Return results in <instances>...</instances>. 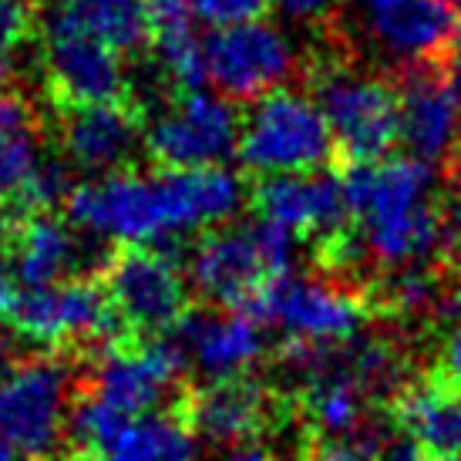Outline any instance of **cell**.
I'll return each instance as SVG.
<instances>
[{
	"mask_svg": "<svg viewBox=\"0 0 461 461\" xmlns=\"http://www.w3.org/2000/svg\"><path fill=\"white\" fill-rule=\"evenodd\" d=\"M0 461H27L24 455H21V451L14 448L11 441H7V438L0 435Z\"/></svg>",
	"mask_w": 461,
	"mask_h": 461,
	"instance_id": "39",
	"label": "cell"
},
{
	"mask_svg": "<svg viewBox=\"0 0 461 461\" xmlns=\"http://www.w3.org/2000/svg\"><path fill=\"white\" fill-rule=\"evenodd\" d=\"M267 321L290 340L294 354H330L364 337L367 303L354 290L321 276H283L263 300Z\"/></svg>",
	"mask_w": 461,
	"mask_h": 461,
	"instance_id": "5",
	"label": "cell"
},
{
	"mask_svg": "<svg viewBox=\"0 0 461 461\" xmlns=\"http://www.w3.org/2000/svg\"><path fill=\"white\" fill-rule=\"evenodd\" d=\"M347 216L364 257L387 269L428 267L445 243L438 176L418 158H377L347 168Z\"/></svg>",
	"mask_w": 461,
	"mask_h": 461,
	"instance_id": "2",
	"label": "cell"
},
{
	"mask_svg": "<svg viewBox=\"0 0 461 461\" xmlns=\"http://www.w3.org/2000/svg\"><path fill=\"white\" fill-rule=\"evenodd\" d=\"M176 350L182 364H189L212 381H236L253 371L267 354V333L243 310H216L185 317L176 330Z\"/></svg>",
	"mask_w": 461,
	"mask_h": 461,
	"instance_id": "15",
	"label": "cell"
},
{
	"mask_svg": "<svg viewBox=\"0 0 461 461\" xmlns=\"http://www.w3.org/2000/svg\"><path fill=\"white\" fill-rule=\"evenodd\" d=\"M294 236L257 222H230L205 232L189 257V283L219 307L259 303L263 296L290 276Z\"/></svg>",
	"mask_w": 461,
	"mask_h": 461,
	"instance_id": "3",
	"label": "cell"
},
{
	"mask_svg": "<svg viewBox=\"0 0 461 461\" xmlns=\"http://www.w3.org/2000/svg\"><path fill=\"white\" fill-rule=\"evenodd\" d=\"M377 300L394 317H424L431 310L445 307L448 294L428 267H404L387 269V276L377 286Z\"/></svg>",
	"mask_w": 461,
	"mask_h": 461,
	"instance_id": "27",
	"label": "cell"
},
{
	"mask_svg": "<svg viewBox=\"0 0 461 461\" xmlns=\"http://www.w3.org/2000/svg\"><path fill=\"white\" fill-rule=\"evenodd\" d=\"M182 357L176 344H131L104 350L91 367V397L122 418L155 414L179 384Z\"/></svg>",
	"mask_w": 461,
	"mask_h": 461,
	"instance_id": "14",
	"label": "cell"
},
{
	"mask_svg": "<svg viewBox=\"0 0 461 461\" xmlns=\"http://www.w3.org/2000/svg\"><path fill=\"white\" fill-rule=\"evenodd\" d=\"M458 176H461V168H458Z\"/></svg>",
	"mask_w": 461,
	"mask_h": 461,
	"instance_id": "44",
	"label": "cell"
},
{
	"mask_svg": "<svg viewBox=\"0 0 461 461\" xmlns=\"http://www.w3.org/2000/svg\"><path fill=\"white\" fill-rule=\"evenodd\" d=\"M216 461H276V458H269L267 451L259 448H232L226 455H219Z\"/></svg>",
	"mask_w": 461,
	"mask_h": 461,
	"instance_id": "38",
	"label": "cell"
},
{
	"mask_svg": "<svg viewBox=\"0 0 461 461\" xmlns=\"http://www.w3.org/2000/svg\"><path fill=\"white\" fill-rule=\"evenodd\" d=\"M31 38V11L24 0H0V98L11 88L24 44Z\"/></svg>",
	"mask_w": 461,
	"mask_h": 461,
	"instance_id": "29",
	"label": "cell"
},
{
	"mask_svg": "<svg viewBox=\"0 0 461 461\" xmlns=\"http://www.w3.org/2000/svg\"><path fill=\"white\" fill-rule=\"evenodd\" d=\"M68 195H71V185H68L65 166L44 162V166L38 168V176L27 182L21 203H27L31 209H51L58 199H68Z\"/></svg>",
	"mask_w": 461,
	"mask_h": 461,
	"instance_id": "31",
	"label": "cell"
},
{
	"mask_svg": "<svg viewBox=\"0 0 461 461\" xmlns=\"http://www.w3.org/2000/svg\"><path fill=\"white\" fill-rule=\"evenodd\" d=\"M257 209L263 222L283 230L286 236H310L327 243L337 232H344V182L323 172L263 179L257 189Z\"/></svg>",
	"mask_w": 461,
	"mask_h": 461,
	"instance_id": "16",
	"label": "cell"
},
{
	"mask_svg": "<svg viewBox=\"0 0 461 461\" xmlns=\"http://www.w3.org/2000/svg\"><path fill=\"white\" fill-rule=\"evenodd\" d=\"M4 240H7V219L0 212V246H4Z\"/></svg>",
	"mask_w": 461,
	"mask_h": 461,
	"instance_id": "41",
	"label": "cell"
},
{
	"mask_svg": "<svg viewBox=\"0 0 461 461\" xmlns=\"http://www.w3.org/2000/svg\"><path fill=\"white\" fill-rule=\"evenodd\" d=\"M14 327L38 347L102 344L118 327V313L104 290L88 280H65L17 296Z\"/></svg>",
	"mask_w": 461,
	"mask_h": 461,
	"instance_id": "12",
	"label": "cell"
},
{
	"mask_svg": "<svg viewBox=\"0 0 461 461\" xmlns=\"http://www.w3.org/2000/svg\"><path fill=\"white\" fill-rule=\"evenodd\" d=\"M310 461H381V448L371 441H323L321 448L310 455Z\"/></svg>",
	"mask_w": 461,
	"mask_h": 461,
	"instance_id": "32",
	"label": "cell"
},
{
	"mask_svg": "<svg viewBox=\"0 0 461 461\" xmlns=\"http://www.w3.org/2000/svg\"><path fill=\"white\" fill-rule=\"evenodd\" d=\"M313 98L330 125L333 145L360 162L387 158V149L397 141V91L384 77L350 65H327L317 71Z\"/></svg>",
	"mask_w": 461,
	"mask_h": 461,
	"instance_id": "6",
	"label": "cell"
},
{
	"mask_svg": "<svg viewBox=\"0 0 461 461\" xmlns=\"http://www.w3.org/2000/svg\"><path fill=\"white\" fill-rule=\"evenodd\" d=\"M267 391L249 377H236V381H212L203 391H195L185 424L193 428L195 438L232 451L246 448V441H253L267 428Z\"/></svg>",
	"mask_w": 461,
	"mask_h": 461,
	"instance_id": "20",
	"label": "cell"
},
{
	"mask_svg": "<svg viewBox=\"0 0 461 461\" xmlns=\"http://www.w3.org/2000/svg\"><path fill=\"white\" fill-rule=\"evenodd\" d=\"M243 199V182L226 166L162 168L152 176L115 172L75 185L68 216L95 240L149 249L230 226Z\"/></svg>",
	"mask_w": 461,
	"mask_h": 461,
	"instance_id": "1",
	"label": "cell"
},
{
	"mask_svg": "<svg viewBox=\"0 0 461 461\" xmlns=\"http://www.w3.org/2000/svg\"><path fill=\"white\" fill-rule=\"evenodd\" d=\"M445 246L461 263V199H455L448 205V212H445Z\"/></svg>",
	"mask_w": 461,
	"mask_h": 461,
	"instance_id": "35",
	"label": "cell"
},
{
	"mask_svg": "<svg viewBox=\"0 0 461 461\" xmlns=\"http://www.w3.org/2000/svg\"><path fill=\"white\" fill-rule=\"evenodd\" d=\"M58 11L104 38L112 48L125 51L145 38V0H54Z\"/></svg>",
	"mask_w": 461,
	"mask_h": 461,
	"instance_id": "26",
	"label": "cell"
},
{
	"mask_svg": "<svg viewBox=\"0 0 461 461\" xmlns=\"http://www.w3.org/2000/svg\"><path fill=\"white\" fill-rule=\"evenodd\" d=\"M445 85H448L451 98L461 112V38L455 41V48L448 51V75H445Z\"/></svg>",
	"mask_w": 461,
	"mask_h": 461,
	"instance_id": "36",
	"label": "cell"
},
{
	"mask_svg": "<svg viewBox=\"0 0 461 461\" xmlns=\"http://www.w3.org/2000/svg\"><path fill=\"white\" fill-rule=\"evenodd\" d=\"M145 34L152 38L158 71L185 91L199 88L205 81V41L195 34L189 0H145Z\"/></svg>",
	"mask_w": 461,
	"mask_h": 461,
	"instance_id": "23",
	"label": "cell"
},
{
	"mask_svg": "<svg viewBox=\"0 0 461 461\" xmlns=\"http://www.w3.org/2000/svg\"><path fill=\"white\" fill-rule=\"evenodd\" d=\"M397 424L424 461L461 458V387L445 374L424 377L397 394Z\"/></svg>",
	"mask_w": 461,
	"mask_h": 461,
	"instance_id": "19",
	"label": "cell"
},
{
	"mask_svg": "<svg viewBox=\"0 0 461 461\" xmlns=\"http://www.w3.org/2000/svg\"><path fill=\"white\" fill-rule=\"evenodd\" d=\"M357 41L394 68H421L458 41V14L445 0H350Z\"/></svg>",
	"mask_w": 461,
	"mask_h": 461,
	"instance_id": "9",
	"label": "cell"
},
{
	"mask_svg": "<svg viewBox=\"0 0 461 461\" xmlns=\"http://www.w3.org/2000/svg\"><path fill=\"white\" fill-rule=\"evenodd\" d=\"M273 7L290 24H317L333 11V0H273Z\"/></svg>",
	"mask_w": 461,
	"mask_h": 461,
	"instance_id": "33",
	"label": "cell"
},
{
	"mask_svg": "<svg viewBox=\"0 0 461 461\" xmlns=\"http://www.w3.org/2000/svg\"><path fill=\"white\" fill-rule=\"evenodd\" d=\"M397 141H404L411 158L424 166H438L458 152L461 112L451 98L448 85L435 75H411L397 91Z\"/></svg>",
	"mask_w": 461,
	"mask_h": 461,
	"instance_id": "18",
	"label": "cell"
},
{
	"mask_svg": "<svg viewBox=\"0 0 461 461\" xmlns=\"http://www.w3.org/2000/svg\"><path fill=\"white\" fill-rule=\"evenodd\" d=\"M75 377L61 360L31 357L0 377V435L24 458H51L75 414Z\"/></svg>",
	"mask_w": 461,
	"mask_h": 461,
	"instance_id": "7",
	"label": "cell"
},
{
	"mask_svg": "<svg viewBox=\"0 0 461 461\" xmlns=\"http://www.w3.org/2000/svg\"><path fill=\"white\" fill-rule=\"evenodd\" d=\"M269 4H273V0H189L195 21L212 24V31H219V27H232V24H246V21H257Z\"/></svg>",
	"mask_w": 461,
	"mask_h": 461,
	"instance_id": "30",
	"label": "cell"
},
{
	"mask_svg": "<svg viewBox=\"0 0 461 461\" xmlns=\"http://www.w3.org/2000/svg\"><path fill=\"white\" fill-rule=\"evenodd\" d=\"M65 461H85V458H65Z\"/></svg>",
	"mask_w": 461,
	"mask_h": 461,
	"instance_id": "43",
	"label": "cell"
},
{
	"mask_svg": "<svg viewBox=\"0 0 461 461\" xmlns=\"http://www.w3.org/2000/svg\"><path fill=\"white\" fill-rule=\"evenodd\" d=\"M104 461H195V435L168 414L131 418L108 445Z\"/></svg>",
	"mask_w": 461,
	"mask_h": 461,
	"instance_id": "25",
	"label": "cell"
},
{
	"mask_svg": "<svg viewBox=\"0 0 461 461\" xmlns=\"http://www.w3.org/2000/svg\"><path fill=\"white\" fill-rule=\"evenodd\" d=\"M441 371L451 384L461 387V323H455L441 340Z\"/></svg>",
	"mask_w": 461,
	"mask_h": 461,
	"instance_id": "34",
	"label": "cell"
},
{
	"mask_svg": "<svg viewBox=\"0 0 461 461\" xmlns=\"http://www.w3.org/2000/svg\"><path fill=\"white\" fill-rule=\"evenodd\" d=\"M330 152V125L313 95L280 88L246 112L240 131V158L263 179L321 172Z\"/></svg>",
	"mask_w": 461,
	"mask_h": 461,
	"instance_id": "4",
	"label": "cell"
},
{
	"mask_svg": "<svg viewBox=\"0 0 461 461\" xmlns=\"http://www.w3.org/2000/svg\"><path fill=\"white\" fill-rule=\"evenodd\" d=\"M44 166L41 135L31 104L21 98H0V195H24L27 182Z\"/></svg>",
	"mask_w": 461,
	"mask_h": 461,
	"instance_id": "24",
	"label": "cell"
},
{
	"mask_svg": "<svg viewBox=\"0 0 461 461\" xmlns=\"http://www.w3.org/2000/svg\"><path fill=\"white\" fill-rule=\"evenodd\" d=\"M104 294L118 321L141 333H162L182 323L185 313V276L176 259L155 249H129L108 269Z\"/></svg>",
	"mask_w": 461,
	"mask_h": 461,
	"instance_id": "13",
	"label": "cell"
},
{
	"mask_svg": "<svg viewBox=\"0 0 461 461\" xmlns=\"http://www.w3.org/2000/svg\"><path fill=\"white\" fill-rule=\"evenodd\" d=\"M129 424V418H122L115 408L102 404L98 397H85L75 404V414H71V428L68 435H75V441L88 451H108V445L118 438V431Z\"/></svg>",
	"mask_w": 461,
	"mask_h": 461,
	"instance_id": "28",
	"label": "cell"
},
{
	"mask_svg": "<svg viewBox=\"0 0 461 461\" xmlns=\"http://www.w3.org/2000/svg\"><path fill=\"white\" fill-rule=\"evenodd\" d=\"M330 354H313V357L294 354V364L303 371L300 404H303V414L317 435H323L327 441H350V435H357L364 428L371 394L360 384H354L333 364Z\"/></svg>",
	"mask_w": 461,
	"mask_h": 461,
	"instance_id": "21",
	"label": "cell"
},
{
	"mask_svg": "<svg viewBox=\"0 0 461 461\" xmlns=\"http://www.w3.org/2000/svg\"><path fill=\"white\" fill-rule=\"evenodd\" d=\"M85 246L71 230V222L38 212L21 226L14 240V276L27 283V290L65 283L68 273L81 267Z\"/></svg>",
	"mask_w": 461,
	"mask_h": 461,
	"instance_id": "22",
	"label": "cell"
},
{
	"mask_svg": "<svg viewBox=\"0 0 461 461\" xmlns=\"http://www.w3.org/2000/svg\"><path fill=\"white\" fill-rule=\"evenodd\" d=\"M41 71L51 95L68 108L112 104L125 91L122 51L65 11L48 17L41 41Z\"/></svg>",
	"mask_w": 461,
	"mask_h": 461,
	"instance_id": "10",
	"label": "cell"
},
{
	"mask_svg": "<svg viewBox=\"0 0 461 461\" xmlns=\"http://www.w3.org/2000/svg\"><path fill=\"white\" fill-rule=\"evenodd\" d=\"M445 4H448L451 11H455V14H458V17H461V0H445Z\"/></svg>",
	"mask_w": 461,
	"mask_h": 461,
	"instance_id": "42",
	"label": "cell"
},
{
	"mask_svg": "<svg viewBox=\"0 0 461 461\" xmlns=\"http://www.w3.org/2000/svg\"><path fill=\"white\" fill-rule=\"evenodd\" d=\"M7 374V340H4V333H0V377Z\"/></svg>",
	"mask_w": 461,
	"mask_h": 461,
	"instance_id": "40",
	"label": "cell"
},
{
	"mask_svg": "<svg viewBox=\"0 0 461 461\" xmlns=\"http://www.w3.org/2000/svg\"><path fill=\"white\" fill-rule=\"evenodd\" d=\"M203 58L205 81H212L216 95L232 102H259L294 77L300 51L286 27L257 17L212 31L203 44Z\"/></svg>",
	"mask_w": 461,
	"mask_h": 461,
	"instance_id": "8",
	"label": "cell"
},
{
	"mask_svg": "<svg viewBox=\"0 0 461 461\" xmlns=\"http://www.w3.org/2000/svg\"><path fill=\"white\" fill-rule=\"evenodd\" d=\"M14 267H7L4 259H0V310H7L17 303V294H14Z\"/></svg>",
	"mask_w": 461,
	"mask_h": 461,
	"instance_id": "37",
	"label": "cell"
},
{
	"mask_svg": "<svg viewBox=\"0 0 461 461\" xmlns=\"http://www.w3.org/2000/svg\"><path fill=\"white\" fill-rule=\"evenodd\" d=\"M243 118L216 91H182L145 131V149L162 168H216L240 152Z\"/></svg>",
	"mask_w": 461,
	"mask_h": 461,
	"instance_id": "11",
	"label": "cell"
},
{
	"mask_svg": "<svg viewBox=\"0 0 461 461\" xmlns=\"http://www.w3.org/2000/svg\"><path fill=\"white\" fill-rule=\"evenodd\" d=\"M58 141L68 166L102 179L129 166V158L141 145V129L139 118L125 104H91L68 112Z\"/></svg>",
	"mask_w": 461,
	"mask_h": 461,
	"instance_id": "17",
	"label": "cell"
}]
</instances>
